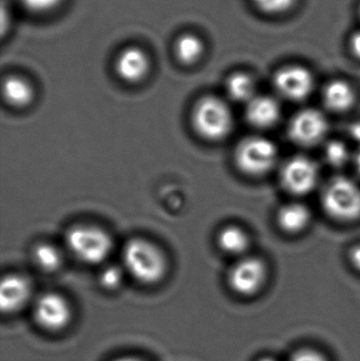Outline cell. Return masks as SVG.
<instances>
[{"instance_id": "6da1fadb", "label": "cell", "mask_w": 360, "mask_h": 361, "mask_svg": "<svg viewBox=\"0 0 360 361\" xmlns=\"http://www.w3.org/2000/svg\"><path fill=\"white\" fill-rule=\"evenodd\" d=\"M123 263L125 271L145 286L158 283L166 273V259L163 252L151 242L139 238L124 246Z\"/></svg>"}, {"instance_id": "7a4b0ae2", "label": "cell", "mask_w": 360, "mask_h": 361, "mask_svg": "<svg viewBox=\"0 0 360 361\" xmlns=\"http://www.w3.org/2000/svg\"><path fill=\"white\" fill-rule=\"evenodd\" d=\"M197 135L206 141L225 139L232 133L234 118L230 107L216 97H204L196 104L192 114Z\"/></svg>"}, {"instance_id": "3957f363", "label": "cell", "mask_w": 360, "mask_h": 361, "mask_svg": "<svg viewBox=\"0 0 360 361\" xmlns=\"http://www.w3.org/2000/svg\"><path fill=\"white\" fill-rule=\"evenodd\" d=\"M68 248L77 260L86 264L104 262L112 250L111 238L103 229L89 225L72 227L66 235Z\"/></svg>"}, {"instance_id": "277c9868", "label": "cell", "mask_w": 360, "mask_h": 361, "mask_svg": "<svg viewBox=\"0 0 360 361\" xmlns=\"http://www.w3.org/2000/svg\"><path fill=\"white\" fill-rule=\"evenodd\" d=\"M321 203L325 212L335 220H356L360 216V187L349 178H334L323 189Z\"/></svg>"}, {"instance_id": "5b68a950", "label": "cell", "mask_w": 360, "mask_h": 361, "mask_svg": "<svg viewBox=\"0 0 360 361\" xmlns=\"http://www.w3.org/2000/svg\"><path fill=\"white\" fill-rule=\"evenodd\" d=\"M234 160L244 175L261 177L274 169L278 160V150L266 137H245L237 146Z\"/></svg>"}, {"instance_id": "8992f818", "label": "cell", "mask_w": 360, "mask_h": 361, "mask_svg": "<svg viewBox=\"0 0 360 361\" xmlns=\"http://www.w3.org/2000/svg\"><path fill=\"white\" fill-rule=\"evenodd\" d=\"M33 319L44 332L61 333L71 324L73 309L63 295L46 293L40 295L34 302Z\"/></svg>"}, {"instance_id": "52a82bcc", "label": "cell", "mask_w": 360, "mask_h": 361, "mask_svg": "<svg viewBox=\"0 0 360 361\" xmlns=\"http://www.w3.org/2000/svg\"><path fill=\"white\" fill-rule=\"evenodd\" d=\"M319 171L316 163L308 157L295 156L283 164L280 182L287 192L304 195L316 187Z\"/></svg>"}, {"instance_id": "ba28073f", "label": "cell", "mask_w": 360, "mask_h": 361, "mask_svg": "<svg viewBox=\"0 0 360 361\" xmlns=\"http://www.w3.org/2000/svg\"><path fill=\"white\" fill-rule=\"evenodd\" d=\"M268 269L263 261L245 258L230 269L228 286L236 294L251 297L258 294L266 284Z\"/></svg>"}, {"instance_id": "9c48e42d", "label": "cell", "mask_w": 360, "mask_h": 361, "mask_svg": "<svg viewBox=\"0 0 360 361\" xmlns=\"http://www.w3.org/2000/svg\"><path fill=\"white\" fill-rule=\"evenodd\" d=\"M329 130L327 118L316 109H304L292 118L289 135L297 145L310 147L321 143Z\"/></svg>"}, {"instance_id": "30bf717a", "label": "cell", "mask_w": 360, "mask_h": 361, "mask_svg": "<svg viewBox=\"0 0 360 361\" xmlns=\"http://www.w3.org/2000/svg\"><path fill=\"white\" fill-rule=\"evenodd\" d=\"M277 92L289 99L299 102L308 99L314 90V76L302 66L291 65L281 68L274 76Z\"/></svg>"}, {"instance_id": "8fae6325", "label": "cell", "mask_w": 360, "mask_h": 361, "mask_svg": "<svg viewBox=\"0 0 360 361\" xmlns=\"http://www.w3.org/2000/svg\"><path fill=\"white\" fill-rule=\"evenodd\" d=\"M32 286L29 280L18 274L2 278L0 284V309L11 315L21 311L31 299Z\"/></svg>"}, {"instance_id": "7c38bea8", "label": "cell", "mask_w": 360, "mask_h": 361, "mask_svg": "<svg viewBox=\"0 0 360 361\" xmlns=\"http://www.w3.org/2000/svg\"><path fill=\"white\" fill-rule=\"evenodd\" d=\"M149 66V59L142 49L129 47L118 54L116 71L125 82H137L145 78Z\"/></svg>"}, {"instance_id": "4fadbf2b", "label": "cell", "mask_w": 360, "mask_h": 361, "mask_svg": "<svg viewBox=\"0 0 360 361\" xmlns=\"http://www.w3.org/2000/svg\"><path fill=\"white\" fill-rule=\"evenodd\" d=\"M245 116L252 126L259 129L271 128L280 118V105L268 95H256L247 103Z\"/></svg>"}, {"instance_id": "5bb4252c", "label": "cell", "mask_w": 360, "mask_h": 361, "mask_svg": "<svg viewBox=\"0 0 360 361\" xmlns=\"http://www.w3.org/2000/svg\"><path fill=\"white\" fill-rule=\"evenodd\" d=\"M323 103L328 109L337 114L348 111L356 102V93L350 82L334 80L328 82L323 89Z\"/></svg>"}, {"instance_id": "9a60e30c", "label": "cell", "mask_w": 360, "mask_h": 361, "mask_svg": "<svg viewBox=\"0 0 360 361\" xmlns=\"http://www.w3.org/2000/svg\"><path fill=\"white\" fill-rule=\"evenodd\" d=\"M311 212L304 204L290 203L283 206L277 214L279 227L285 233H299L310 224Z\"/></svg>"}, {"instance_id": "2e32d148", "label": "cell", "mask_w": 360, "mask_h": 361, "mask_svg": "<svg viewBox=\"0 0 360 361\" xmlns=\"http://www.w3.org/2000/svg\"><path fill=\"white\" fill-rule=\"evenodd\" d=\"M2 94L8 105L21 108L31 103L34 93L27 80L19 76H8L2 84Z\"/></svg>"}, {"instance_id": "e0dca14e", "label": "cell", "mask_w": 360, "mask_h": 361, "mask_svg": "<svg viewBox=\"0 0 360 361\" xmlns=\"http://www.w3.org/2000/svg\"><path fill=\"white\" fill-rule=\"evenodd\" d=\"M226 92L232 101L247 104L256 97L255 80L244 72H236L226 80Z\"/></svg>"}, {"instance_id": "ac0fdd59", "label": "cell", "mask_w": 360, "mask_h": 361, "mask_svg": "<svg viewBox=\"0 0 360 361\" xmlns=\"http://www.w3.org/2000/svg\"><path fill=\"white\" fill-rule=\"evenodd\" d=\"M218 244L224 252L228 255L243 254L249 246V237L247 231L238 226H228L220 231Z\"/></svg>"}, {"instance_id": "d6986e66", "label": "cell", "mask_w": 360, "mask_h": 361, "mask_svg": "<svg viewBox=\"0 0 360 361\" xmlns=\"http://www.w3.org/2000/svg\"><path fill=\"white\" fill-rule=\"evenodd\" d=\"M204 46L202 40L194 34H184L178 38L175 44V53L180 63L192 65L202 56Z\"/></svg>"}, {"instance_id": "ffe728a7", "label": "cell", "mask_w": 360, "mask_h": 361, "mask_svg": "<svg viewBox=\"0 0 360 361\" xmlns=\"http://www.w3.org/2000/svg\"><path fill=\"white\" fill-rule=\"evenodd\" d=\"M33 260L40 269L52 273L61 267L63 256L55 246L48 243H40L34 247Z\"/></svg>"}, {"instance_id": "44dd1931", "label": "cell", "mask_w": 360, "mask_h": 361, "mask_svg": "<svg viewBox=\"0 0 360 361\" xmlns=\"http://www.w3.org/2000/svg\"><path fill=\"white\" fill-rule=\"evenodd\" d=\"M325 159L331 166L342 167L350 159V152L346 144L334 140L325 145Z\"/></svg>"}, {"instance_id": "7402d4cb", "label": "cell", "mask_w": 360, "mask_h": 361, "mask_svg": "<svg viewBox=\"0 0 360 361\" xmlns=\"http://www.w3.org/2000/svg\"><path fill=\"white\" fill-rule=\"evenodd\" d=\"M124 279V271L118 265L106 267L99 275V283L105 290H114L120 288Z\"/></svg>"}, {"instance_id": "603a6c76", "label": "cell", "mask_w": 360, "mask_h": 361, "mask_svg": "<svg viewBox=\"0 0 360 361\" xmlns=\"http://www.w3.org/2000/svg\"><path fill=\"white\" fill-rule=\"evenodd\" d=\"M255 6L266 14H281L293 8L296 0H253Z\"/></svg>"}, {"instance_id": "cb8c5ba5", "label": "cell", "mask_w": 360, "mask_h": 361, "mask_svg": "<svg viewBox=\"0 0 360 361\" xmlns=\"http://www.w3.org/2000/svg\"><path fill=\"white\" fill-rule=\"evenodd\" d=\"M23 8L33 13H46L54 10L61 0H19Z\"/></svg>"}, {"instance_id": "d4e9b609", "label": "cell", "mask_w": 360, "mask_h": 361, "mask_svg": "<svg viewBox=\"0 0 360 361\" xmlns=\"http://www.w3.org/2000/svg\"><path fill=\"white\" fill-rule=\"evenodd\" d=\"M289 361H328V360L321 352L306 348V349L296 351Z\"/></svg>"}, {"instance_id": "484cf974", "label": "cell", "mask_w": 360, "mask_h": 361, "mask_svg": "<svg viewBox=\"0 0 360 361\" xmlns=\"http://www.w3.org/2000/svg\"><path fill=\"white\" fill-rule=\"evenodd\" d=\"M351 51H352L354 56L360 59V31L354 32L351 35L350 40H349Z\"/></svg>"}, {"instance_id": "4316f807", "label": "cell", "mask_w": 360, "mask_h": 361, "mask_svg": "<svg viewBox=\"0 0 360 361\" xmlns=\"http://www.w3.org/2000/svg\"><path fill=\"white\" fill-rule=\"evenodd\" d=\"M350 261L353 267L360 271V245L355 246L351 250Z\"/></svg>"}, {"instance_id": "83f0119b", "label": "cell", "mask_w": 360, "mask_h": 361, "mask_svg": "<svg viewBox=\"0 0 360 361\" xmlns=\"http://www.w3.org/2000/svg\"><path fill=\"white\" fill-rule=\"evenodd\" d=\"M350 137H352L353 141L356 142L360 146V122H354L349 129Z\"/></svg>"}, {"instance_id": "f1b7e54d", "label": "cell", "mask_w": 360, "mask_h": 361, "mask_svg": "<svg viewBox=\"0 0 360 361\" xmlns=\"http://www.w3.org/2000/svg\"><path fill=\"white\" fill-rule=\"evenodd\" d=\"M111 361H147L144 358L139 357V356L135 355H123L120 357L114 358Z\"/></svg>"}, {"instance_id": "f546056e", "label": "cell", "mask_w": 360, "mask_h": 361, "mask_svg": "<svg viewBox=\"0 0 360 361\" xmlns=\"http://www.w3.org/2000/svg\"><path fill=\"white\" fill-rule=\"evenodd\" d=\"M354 164L355 169H356L357 173L360 175V146L359 150H357L356 154L354 156Z\"/></svg>"}, {"instance_id": "4dcf8cb0", "label": "cell", "mask_w": 360, "mask_h": 361, "mask_svg": "<svg viewBox=\"0 0 360 361\" xmlns=\"http://www.w3.org/2000/svg\"><path fill=\"white\" fill-rule=\"evenodd\" d=\"M257 361H279L276 358L271 357V356H264V357L259 358Z\"/></svg>"}]
</instances>
